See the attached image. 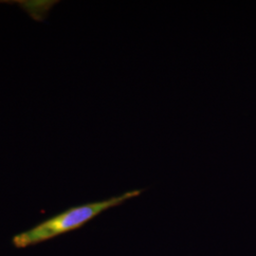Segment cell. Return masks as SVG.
<instances>
[{"label": "cell", "instance_id": "1", "mask_svg": "<svg viewBox=\"0 0 256 256\" xmlns=\"http://www.w3.org/2000/svg\"><path fill=\"white\" fill-rule=\"evenodd\" d=\"M144 191V189L133 190L101 202L74 206L39 223L28 230L16 234L12 238V243L16 248H24L81 229L102 212L119 207L128 200L140 196Z\"/></svg>", "mask_w": 256, "mask_h": 256}]
</instances>
